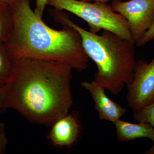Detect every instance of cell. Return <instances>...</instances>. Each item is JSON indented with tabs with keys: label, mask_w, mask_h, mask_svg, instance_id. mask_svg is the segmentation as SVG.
Returning a JSON list of instances; mask_svg holds the SVG:
<instances>
[{
	"label": "cell",
	"mask_w": 154,
	"mask_h": 154,
	"mask_svg": "<svg viewBox=\"0 0 154 154\" xmlns=\"http://www.w3.org/2000/svg\"><path fill=\"white\" fill-rule=\"evenodd\" d=\"M72 69L56 61L25 59L14 65L1 88L5 107L45 126L68 114L72 104Z\"/></svg>",
	"instance_id": "1"
},
{
	"label": "cell",
	"mask_w": 154,
	"mask_h": 154,
	"mask_svg": "<svg viewBox=\"0 0 154 154\" xmlns=\"http://www.w3.org/2000/svg\"><path fill=\"white\" fill-rule=\"evenodd\" d=\"M11 8L14 27L5 43L14 65L25 59L56 61L78 71L88 67L89 58L76 29L62 25V30L50 28L31 9L30 0H14Z\"/></svg>",
	"instance_id": "2"
},
{
	"label": "cell",
	"mask_w": 154,
	"mask_h": 154,
	"mask_svg": "<svg viewBox=\"0 0 154 154\" xmlns=\"http://www.w3.org/2000/svg\"><path fill=\"white\" fill-rule=\"evenodd\" d=\"M49 13L56 22L69 25L80 33L86 53L97 67L95 82L114 95L120 93L125 85L132 82L137 62L135 43L132 40L108 30H104L99 35L85 30L71 20L63 11L51 9Z\"/></svg>",
	"instance_id": "3"
},
{
	"label": "cell",
	"mask_w": 154,
	"mask_h": 154,
	"mask_svg": "<svg viewBox=\"0 0 154 154\" xmlns=\"http://www.w3.org/2000/svg\"><path fill=\"white\" fill-rule=\"evenodd\" d=\"M48 5L61 11H66L88 23L90 31L97 33L108 30L121 38L132 40L126 19L106 3H92L80 0H48Z\"/></svg>",
	"instance_id": "4"
},
{
	"label": "cell",
	"mask_w": 154,
	"mask_h": 154,
	"mask_svg": "<svg viewBox=\"0 0 154 154\" xmlns=\"http://www.w3.org/2000/svg\"><path fill=\"white\" fill-rule=\"evenodd\" d=\"M111 6L126 19L135 44L153 24L154 0H113Z\"/></svg>",
	"instance_id": "5"
},
{
	"label": "cell",
	"mask_w": 154,
	"mask_h": 154,
	"mask_svg": "<svg viewBox=\"0 0 154 154\" xmlns=\"http://www.w3.org/2000/svg\"><path fill=\"white\" fill-rule=\"evenodd\" d=\"M127 100L130 108L137 110L154 102V56L151 61L137 62L133 79L128 85Z\"/></svg>",
	"instance_id": "6"
},
{
	"label": "cell",
	"mask_w": 154,
	"mask_h": 154,
	"mask_svg": "<svg viewBox=\"0 0 154 154\" xmlns=\"http://www.w3.org/2000/svg\"><path fill=\"white\" fill-rule=\"evenodd\" d=\"M82 85L91 94L100 120H107L113 123L126 113V108L111 100L105 94V88L94 80L84 82Z\"/></svg>",
	"instance_id": "7"
},
{
	"label": "cell",
	"mask_w": 154,
	"mask_h": 154,
	"mask_svg": "<svg viewBox=\"0 0 154 154\" xmlns=\"http://www.w3.org/2000/svg\"><path fill=\"white\" fill-rule=\"evenodd\" d=\"M81 125L75 113L67 114L51 125L48 139L55 146H70L79 137Z\"/></svg>",
	"instance_id": "8"
},
{
	"label": "cell",
	"mask_w": 154,
	"mask_h": 154,
	"mask_svg": "<svg viewBox=\"0 0 154 154\" xmlns=\"http://www.w3.org/2000/svg\"><path fill=\"white\" fill-rule=\"evenodd\" d=\"M113 123L119 142H129L140 138H147L154 143V127L147 122L135 124L119 119Z\"/></svg>",
	"instance_id": "9"
},
{
	"label": "cell",
	"mask_w": 154,
	"mask_h": 154,
	"mask_svg": "<svg viewBox=\"0 0 154 154\" xmlns=\"http://www.w3.org/2000/svg\"><path fill=\"white\" fill-rule=\"evenodd\" d=\"M14 19L11 5L0 2V42L5 43L13 31Z\"/></svg>",
	"instance_id": "10"
},
{
	"label": "cell",
	"mask_w": 154,
	"mask_h": 154,
	"mask_svg": "<svg viewBox=\"0 0 154 154\" xmlns=\"http://www.w3.org/2000/svg\"><path fill=\"white\" fill-rule=\"evenodd\" d=\"M14 67V64L5 43L0 42V88L8 82Z\"/></svg>",
	"instance_id": "11"
},
{
	"label": "cell",
	"mask_w": 154,
	"mask_h": 154,
	"mask_svg": "<svg viewBox=\"0 0 154 154\" xmlns=\"http://www.w3.org/2000/svg\"><path fill=\"white\" fill-rule=\"evenodd\" d=\"M134 119L138 122H147L154 127V102L150 105L133 110Z\"/></svg>",
	"instance_id": "12"
},
{
	"label": "cell",
	"mask_w": 154,
	"mask_h": 154,
	"mask_svg": "<svg viewBox=\"0 0 154 154\" xmlns=\"http://www.w3.org/2000/svg\"><path fill=\"white\" fill-rule=\"evenodd\" d=\"M8 143L6 125L5 122H0V154L6 152Z\"/></svg>",
	"instance_id": "13"
},
{
	"label": "cell",
	"mask_w": 154,
	"mask_h": 154,
	"mask_svg": "<svg viewBox=\"0 0 154 154\" xmlns=\"http://www.w3.org/2000/svg\"><path fill=\"white\" fill-rule=\"evenodd\" d=\"M154 40V22L149 29L146 31L143 36L136 43L138 47H142L150 42Z\"/></svg>",
	"instance_id": "14"
},
{
	"label": "cell",
	"mask_w": 154,
	"mask_h": 154,
	"mask_svg": "<svg viewBox=\"0 0 154 154\" xmlns=\"http://www.w3.org/2000/svg\"><path fill=\"white\" fill-rule=\"evenodd\" d=\"M48 0H36V8L34 13L37 17L42 18L45 7L48 5Z\"/></svg>",
	"instance_id": "15"
},
{
	"label": "cell",
	"mask_w": 154,
	"mask_h": 154,
	"mask_svg": "<svg viewBox=\"0 0 154 154\" xmlns=\"http://www.w3.org/2000/svg\"><path fill=\"white\" fill-rule=\"evenodd\" d=\"M1 88H0V113H2L5 111L7 108L5 107L4 102H3L2 93H1Z\"/></svg>",
	"instance_id": "16"
},
{
	"label": "cell",
	"mask_w": 154,
	"mask_h": 154,
	"mask_svg": "<svg viewBox=\"0 0 154 154\" xmlns=\"http://www.w3.org/2000/svg\"><path fill=\"white\" fill-rule=\"evenodd\" d=\"M80 1H86V2H89L93 1V2H97L106 3L108 1H110V0H80Z\"/></svg>",
	"instance_id": "17"
},
{
	"label": "cell",
	"mask_w": 154,
	"mask_h": 154,
	"mask_svg": "<svg viewBox=\"0 0 154 154\" xmlns=\"http://www.w3.org/2000/svg\"><path fill=\"white\" fill-rule=\"evenodd\" d=\"M146 154H154V143L152 146L149 149L144 153Z\"/></svg>",
	"instance_id": "18"
},
{
	"label": "cell",
	"mask_w": 154,
	"mask_h": 154,
	"mask_svg": "<svg viewBox=\"0 0 154 154\" xmlns=\"http://www.w3.org/2000/svg\"><path fill=\"white\" fill-rule=\"evenodd\" d=\"M5 1H7V2H8L9 4H11V3L13 2L14 0H5Z\"/></svg>",
	"instance_id": "19"
},
{
	"label": "cell",
	"mask_w": 154,
	"mask_h": 154,
	"mask_svg": "<svg viewBox=\"0 0 154 154\" xmlns=\"http://www.w3.org/2000/svg\"><path fill=\"white\" fill-rule=\"evenodd\" d=\"M5 2L9 3L8 2H7V1H5V0H0V2Z\"/></svg>",
	"instance_id": "20"
}]
</instances>
